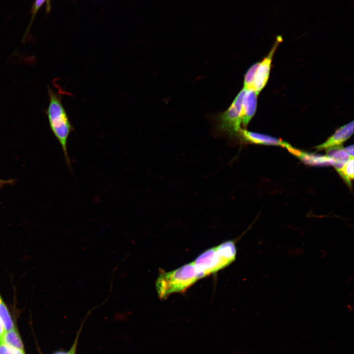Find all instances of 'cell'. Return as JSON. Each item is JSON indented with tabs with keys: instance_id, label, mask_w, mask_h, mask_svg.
I'll return each instance as SVG.
<instances>
[{
	"instance_id": "6da1fadb",
	"label": "cell",
	"mask_w": 354,
	"mask_h": 354,
	"mask_svg": "<svg viewBox=\"0 0 354 354\" xmlns=\"http://www.w3.org/2000/svg\"><path fill=\"white\" fill-rule=\"evenodd\" d=\"M48 93L49 102L46 114L50 127L61 147L68 167L71 169L67 143L69 136L74 131V128L62 102L63 93L60 91L55 92L49 87H48Z\"/></svg>"
},
{
	"instance_id": "7a4b0ae2",
	"label": "cell",
	"mask_w": 354,
	"mask_h": 354,
	"mask_svg": "<svg viewBox=\"0 0 354 354\" xmlns=\"http://www.w3.org/2000/svg\"><path fill=\"white\" fill-rule=\"evenodd\" d=\"M203 278L193 262L171 271H161L156 281V289L161 299L175 293L184 292Z\"/></svg>"
},
{
	"instance_id": "3957f363",
	"label": "cell",
	"mask_w": 354,
	"mask_h": 354,
	"mask_svg": "<svg viewBox=\"0 0 354 354\" xmlns=\"http://www.w3.org/2000/svg\"><path fill=\"white\" fill-rule=\"evenodd\" d=\"M236 254L235 243L229 240L206 250L193 263L203 278L229 265L235 260Z\"/></svg>"
},
{
	"instance_id": "277c9868",
	"label": "cell",
	"mask_w": 354,
	"mask_h": 354,
	"mask_svg": "<svg viewBox=\"0 0 354 354\" xmlns=\"http://www.w3.org/2000/svg\"><path fill=\"white\" fill-rule=\"evenodd\" d=\"M246 90L243 88L235 97L229 108L217 116V128L219 131L227 134L230 137L237 136L241 128L240 126L241 122L242 103Z\"/></svg>"
},
{
	"instance_id": "5b68a950",
	"label": "cell",
	"mask_w": 354,
	"mask_h": 354,
	"mask_svg": "<svg viewBox=\"0 0 354 354\" xmlns=\"http://www.w3.org/2000/svg\"><path fill=\"white\" fill-rule=\"evenodd\" d=\"M282 40L281 36H278L268 54L262 61L260 62L252 86V88L258 95L265 87L268 81L273 55Z\"/></svg>"
},
{
	"instance_id": "8992f818",
	"label": "cell",
	"mask_w": 354,
	"mask_h": 354,
	"mask_svg": "<svg viewBox=\"0 0 354 354\" xmlns=\"http://www.w3.org/2000/svg\"><path fill=\"white\" fill-rule=\"evenodd\" d=\"M354 121L341 126L324 143L317 146L318 150L341 146L353 134Z\"/></svg>"
},
{
	"instance_id": "52a82bcc",
	"label": "cell",
	"mask_w": 354,
	"mask_h": 354,
	"mask_svg": "<svg viewBox=\"0 0 354 354\" xmlns=\"http://www.w3.org/2000/svg\"><path fill=\"white\" fill-rule=\"evenodd\" d=\"M238 135L245 142L265 145L279 146L287 148L290 144L281 139H277L274 137L259 133L252 131H247L245 129L240 128Z\"/></svg>"
},
{
	"instance_id": "ba28073f",
	"label": "cell",
	"mask_w": 354,
	"mask_h": 354,
	"mask_svg": "<svg viewBox=\"0 0 354 354\" xmlns=\"http://www.w3.org/2000/svg\"><path fill=\"white\" fill-rule=\"evenodd\" d=\"M289 151L304 163L313 166L333 165L335 160L328 155L309 153L296 149L290 145L286 148Z\"/></svg>"
},
{
	"instance_id": "9c48e42d",
	"label": "cell",
	"mask_w": 354,
	"mask_h": 354,
	"mask_svg": "<svg viewBox=\"0 0 354 354\" xmlns=\"http://www.w3.org/2000/svg\"><path fill=\"white\" fill-rule=\"evenodd\" d=\"M257 95L253 88L246 90L242 99L241 108V122L246 127L256 111Z\"/></svg>"
},
{
	"instance_id": "30bf717a",
	"label": "cell",
	"mask_w": 354,
	"mask_h": 354,
	"mask_svg": "<svg viewBox=\"0 0 354 354\" xmlns=\"http://www.w3.org/2000/svg\"><path fill=\"white\" fill-rule=\"evenodd\" d=\"M2 341L10 347L24 351L22 339L15 327L5 332Z\"/></svg>"
},
{
	"instance_id": "8fae6325",
	"label": "cell",
	"mask_w": 354,
	"mask_h": 354,
	"mask_svg": "<svg viewBox=\"0 0 354 354\" xmlns=\"http://www.w3.org/2000/svg\"><path fill=\"white\" fill-rule=\"evenodd\" d=\"M0 319L5 331H8L15 327L11 314L0 294Z\"/></svg>"
},
{
	"instance_id": "7c38bea8",
	"label": "cell",
	"mask_w": 354,
	"mask_h": 354,
	"mask_svg": "<svg viewBox=\"0 0 354 354\" xmlns=\"http://www.w3.org/2000/svg\"><path fill=\"white\" fill-rule=\"evenodd\" d=\"M354 158L349 159L343 167L337 171L346 183L349 185H351V181L354 178Z\"/></svg>"
},
{
	"instance_id": "4fadbf2b",
	"label": "cell",
	"mask_w": 354,
	"mask_h": 354,
	"mask_svg": "<svg viewBox=\"0 0 354 354\" xmlns=\"http://www.w3.org/2000/svg\"><path fill=\"white\" fill-rule=\"evenodd\" d=\"M327 155L333 159L335 161L347 162L352 158L341 146L327 149Z\"/></svg>"
},
{
	"instance_id": "5bb4252c",
	"label": "cell",
	"mask_w": 354,
	"mask_h": 354,
	"mask_svg": "<svg viewBox=\"0 0 354 354\" xmlns=\"http://www.w3.org/2000/svg\"><path fill=\"white\" fill-rule=\"evenodd\" d=\"M260 62H257L252 65L248 70L244 77V88L248 89L252 88L255 74Z\"/></svg>"
},
{
	"instance_id": "9a60e30c",
	"label": "cell",
	"mask_w": 354,
	"mask_h": 354,
	"mask_svg": "<svg viewBox=\"0 0 354 354\" xmlns=\"http://www.w3.org/2000/svg\"><path fill=\"white\" fill-rule=\"evenodd\" d=\"M80 332L81 329L78 331V333L76 336V338L75 339L73 344H72L70 349L68 351L58 352L56 353L55 354H76Z\"/></svg>"
},
{
	"instance_id": "2e32d148",
	"label": "cell",
	"mask_w": 354,
	"mask_h": 354,
	"mask_svg": "<svg viewBox=\"0 0 354 354\" xmlns=\"http://www.w3.org/2000/svg\"><path fill=\"white\" fill-rule=\"evenodd\" d=\"M47 1V0H35V3H34L32 8V19L31 21L32 22L34 18L35 17V16L38 10L40 8V7L41 6V5L43 4V3L45 1Z\"/></svg>"
},
{
	"instance_id": "e0dca14e",
	"label": "cell",
	"mask_w": 354,
	"mask_h": 354,
	"mask_svg": "<svg viewBox=\"0 0 354 354\" xmlns=\"http://www.w3.org/2000/svg\"><path fill=\"white\" fill-rule=\"evenodd\" d=\"M0 354H12L8 345L1 340H0Z\"/></svg>"
},
{
	"instance_id": "ac0fdd59",
	"label": "cell",
	"mask_w": 354,
	"mask_h": 354,
	"mask_svg": "<svg viewBox=\"0 0 354 354\" xmlns=\"http://www.w3.org/2000/svg\"><path fill=\"white\" fill-rule=\"evenodd\" d=\"M346 152L351 157L354 158V146L351 145L344 148Z\"/></svg>"
},
{
	"instance_id": "d6986e66",
	"label": "cell",
	"mask_w": 354,
	"mask_h": 354,
	"mask_svg": "<svg viewBox=\"0 0 354 354\" xmlns=\"http://www.w3.org/2000/svg\"><path fill=\"white\" fill-rule=\"evenodd\" d=\"M8 346L12 354H25L24 351H23L19 350L16 348L10 347L8 345Z\"/></svg>"
},
{
	"instance_id": "ffe728a7",
	"label": "cell",
	"mask_w": 354,
	"mask_h": 354,
	"mask_svg": "<svg viewBox=\"0 0 354 354\" xmlns=\"http://www.w3.org/2000/svg\"><path fill=\"white\" fill-rule=\"evenodd\" d=\"M14 181V180H3L0 179V188L2 187L4 185L11 184Z\"/></svg>"
},
{
	"instance_id": "44dd1931",
	"label": "cell",
	"mask_w": 354,
	"mask_h": 354,
	"mask_svg": "<svg viewBox=\"0 0 354 354\" xmlns=\"http://www.w3.org/2000/svg\"><path fill=\"white\" fill-rule=\"evenodd\" d=\"M5 332V331L3 328V325L0 319V340L2 341Z\"/></svg>"
}]
</instances>
